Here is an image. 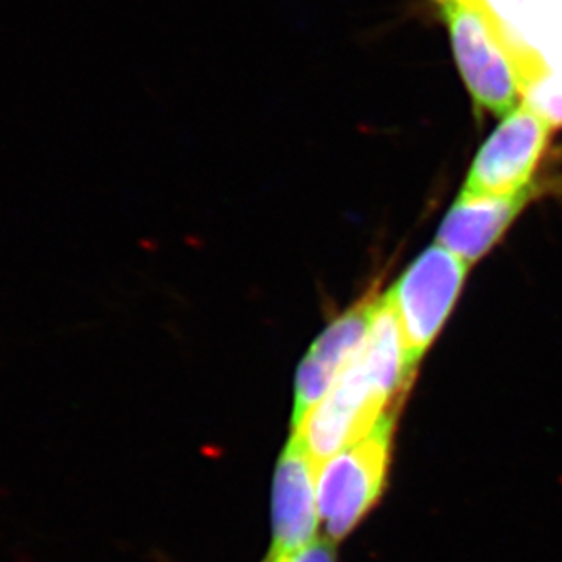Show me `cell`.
Returning a JSON list of instances; mask_svg holds the SVG:
<instances>
[{"label":"cell","instance_id":"cell-1","mask_svg":"<svg viewBox=\"0 0 562 562\" xmlns=\"http://www.w3.org/2000/svg\"><path fill=\"white\" fill-rule=\"evenodd\" d=\"M415 368L387 292L376 302L362 347L329 393L292 427V435L302 440L314 460L324 462L368 437L387 415L398 413Z\"/></svg>","mask_w":562,"mask_h":562},{"label":"cell","instance_id":"cell-2","mask_svg":"<svg viewBox=\"0 0 562 562\" xmlns=\"http://www.w3.org/2000/svg\"><path fill=\"white\" fill-rule=\"evenodd\" d=\"M460 77L479 112L508 115L544 77L493 0H437Z\"/></svg>","mask_w":562,"mask_h":562},{"label":"cell","instance_id":"cell-3","mask_svg":"<svg viewBox=\"0 0 562 562\" xmlns=\"http://www.w3.org/2000/svg\"><path fill=\"white\" fill-rule=\"evenodd\" d=\"M396 415H387L368 437L319 462V517L335 542L346 539L384 495Z\"/></svg>","mask_w":562,"mask_h":562},{"label":"cell","instance_id":"cell-4","mask_svg":"<svg viewBox=\"0 0 562 562\" xmlns=\"http://www.w3.org/2000/svg\"><path fill=\"white\" fill-rule=\"evenodd\" d=\"M468 267L448 249L432 245L391 289V302L413 366L424 357L453 311Z\"/></svg>","mask_w":562,"mask_h":562},{"label":"cell","instance_id":"cell-5","mask_svg":"<svg viewBox=\"0 0 562 562\" xmlns=\"http://www.w3.org/2000/svg\"><path fill=\"white\" fill-rule=\"evenodd\" d=\"M555 126L533 104L520 103L476 154L462 192L475 195H514L531 189Z\"/></svg>","mask_w":562,"mask_h":562},{"label":"cell","instance_id":"cell-6","mask_svg":"<svg viewBox=\"0 0 562 562\" xmlns=\"http://www.w3.org/2000/svg\"><path fill=\"white\" fill-rule=\"evenodd\" d=\"M318 465L302 440L292 435L274 471L272 541L266 562L289 558L318 539Z\"/></svg>","mask_w":562,"mask_h":562},{"label":"cell","instance_id":"cell-7","mask_svg":"<svg viewBox=\"0 0 562 562\" xmlns=\"http://www.w3.org/2000/svg\"><path fill=\"white\" fill-rule=\"evenodd\" d=\"M379 297H363L349 311L338 316L322 335L316 338L307 357L300 363L296 376V396L292 427L297 426L311 407L316 406L330 387L335 385L341 371L351 362L362 347L369 327L373 324L374 308Z\"/></svg>","mask_w":562,"mask_h":562},{"label":"cell","instance_id":"cell-8","mask_svg":"<svg viewBox=\"0 0 562 562\" xmlns=\"http://www.w3.org/2000/svg\"><path fill=\"white\" fill-rule=\"evenodd\" d=\"M533 187L514 195H475L462 192L443 217L437 244L473 266L498 244L515 217L525 211Z\"/></svg>","mask_w":562,"mask_h":562},{"label":"cell","instance_id":"cell-9","mask_svg":"<svg viewBox=\"0 0 562 562\" xmlns=\"http://www.w3.org/2000/svg\"><path fill=\"white\" fill-rule=\"evenodd\" d=\"M274 562H338L335 541L333 539H316L300 552Z\"/></svg>","mask_w":562,"mask_h":562}]
</instances>
